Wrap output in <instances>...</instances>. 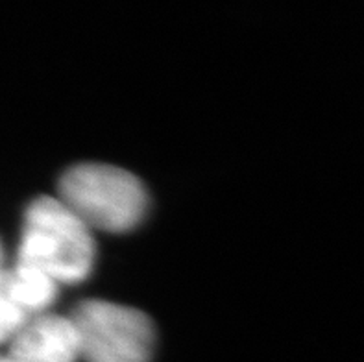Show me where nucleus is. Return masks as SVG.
Listing matches in <instances>:
<instances>
[{
	"instance_id": "nucleus-1",
	"label": "nucleus",
	"mask_w": 364,
	"mask_h": 362,
	"mask_svg": "<svg viewBox=\"0 0 364 362\" xmlns=\"http://www.w3.org/2000/svg\"><path fill=\"white\" fill-rule=\"evenodd\" d=\"M18 265L41 270L55 283H80L95 265L91 230L58 198H37L24 213Z\"/></svg>"
},
{
	"instance_id": "nucleus-2",
	"label": "nucleus",
	"mask_w": 364,
	"mask_h": 362,
	"mask_svg": "<svg viewBox=\"0 0 364 362\" xmlns=\"http://www.w3.org/2000/svg\"><path fill=\"white\" fill-rule=\"evenodd\" d=\"M60 202L89 230L124 233L143 222L148 194L137 176L113 165L83 163L60 179Z\"/></svg>"
},
{
	"instance_id": "nucleus-3",
	"label": "nucleus",
	"mask_w": 364,
	"mask_h": 362,
	"mask_svg": "<svg viewBox=\"0 0 364 362\" xmlns=\"http://www.w3.org/2000/svg\"><path fill=\"white\" fill-rule=\"evenodd\" d=\"M78 340L80 358L87 362H150L156 331L139 309L89 299L69 316Z\"/></svg>"
},
{
	"instance_id": "nucleus-4",
	"label": "nucleus",
	"mask_w": 364,
	"mask_h": 362,
	"mask_svg": "<svg viewBox=\"0 0 364 362\" xmlns=\"http://www.w3.org/2000/svg\"><path fill=\"white\" fill-rule=\"evenodd\" d=\"M78 340L69 318L41 314L11 339L2 362H76Z\"/></svg>"
},
{
	"instance_id": "nucleus-5",
	"label": "nucleus",
	"mask_w": 364,
	"mask_h": 362,
	"mask_svg": "<svg viewBox=\"0 0 364 362\" xmlns=\"http://www.w3.org/2000/svg\"><path fill=\"white\" fill-rule=\"evenodd\" d=\"M4 280L11 298L28 316L50 307L58 294V283L32 266L17 262L15 268L4 272Z\"/></svg>"
},
{
	"instance_id": "nucleus-6",
	"label": "nucleus",
	"mask_w": 364,
	"mask_h": 362,
	"mask_svg": "<svg viewBox=\"0 0 364 362\" xmlns=\"http://www.w3.org/2000/svg\"><path fill=\"white\" fill-rule=\"evenodd\" d=\"M30 321V316L18 307L6 287L4 270L0 272V342L11 340Z\"/></svg>"
},
{
	"instance_id": "nucleus-7",
	"label": "nucleus",
	"mask_w": 364,
	"mask_h": 362,
	"mask_svg": "<svg viewBox=\"0 0 364 362\" xmlns=\"http://www.w3.org/2000/svg\"><path fill=\"white\" fill-rule=\"evenodd\" d=\"M2 259H4V252H2V244H0V272H2Z\"/></svg>"
},
{
	"instance_id": "nucleus-8",
	"label": "nucleus",
	"mask_w": 364,
	"mask_h": 362,
	"mask_svg": "<svg viewBox=\"0 0 364 362\" xmlns=\"http://www.w3.org/2000/svg\"><path fill=\"white\" fill-rule=\"evenodd\" d=\"M0 362H2V357H0Z\"/></svg>"
}]
</instances>
